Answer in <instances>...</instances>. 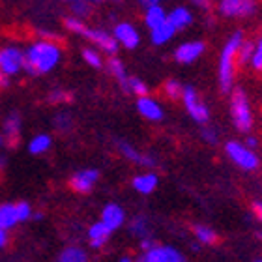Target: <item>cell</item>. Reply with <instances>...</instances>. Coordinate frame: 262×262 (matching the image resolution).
<instances>
[{
	"label": "cell",
	"instance_id": "cell-15",
	"mask_svg": "<svg viewBox=\"0 0 262 262\" xmlns=\"http://www.w3.org/2000/svg\"><path fill=\"white\" fill-rule=\"evenodd\" d=\"M174 34H176V28L169 21H165L163 25H159V27L150 30V39H152L154 45H165L174 38Z\"/></svg>",
	"mask_w": 262,
	"mask_h": 262
},
{
	"label": "cell",
	"instance_id": "cell-45",
	"mask_svg": "<svg viewBox=\"0 0 262 262\" xmlns=\"http://www.w3.org/2000/svg\"><path fill=\"white\" fill-rule=\"evenodd\" d=\"M6 84H8V79H6V75L2 73V70H0V88H4Z\"/></svg>",
	"mask_w": 262,
	"mask_h": 262
},
{
	"label": "cell",
	"instance_id": "cell-23",
	"mask_svg": "<svg viewBox=\"0 0 262 262\" xmlns=\"http://www.w3.org/2000/svg\"><path fill=\"white\" fill-rule=\"evenodd\" d=\"M253 51H255V41H249V39H242L240 47H238V64L247 66L251 62Z\"/></svg>",
	"mask_w": 262,
	"mask_h": 262
},
{
	"label": "cell",
	"instance_id": "cell-24",
	"mask_svg": "<svg viewBox=\"0 0 262 262\" xmlns=\"http://www.w3.org/2000/svg\"><path fill=\"white\" fill-rule=\"evenodd\" d=\"M126 94H135V96H148V86L146 82H142L139 77H127V88Z\"/></svg>",
	"mask_w": 262,
	"mask_h": 262
},
{
	"label": "cell",
	"instance_id": "cell-48",
	"mask_svg": "<svg viewBox=\"0 0 262 262\" xmlns=\"http://www.w3.org/2000/svg\"><path fill=\"white\" fill-rule=\"evenodd\" d=\"M120 262H131V258H129V257H124V258H122Z\"/></svg>",
	"mask_w": 262,
	"mask_h": 262
},
{
	"label": "cell",
	"instance_id": "cell-38",
	"mask_svg": "<svg viewBox=\"0 0 262 262\" xmlns=\"http://www.w3.org/2000/svg\"><path fill=\"white\" fill-rule=\"evenodd\" d=\"M55 122H56V127L58 129H68V127L71 126V118H70V115H58L55 118Z\"/></svg>",
	"mask_w": 262,
	"mask_h": 262
},
{
	"label": "cell",
	"instance_id": "cell-50",
	"mask_svg": "<svg viewBox=\"0 0 262 262\" xmlns=\"http://www.w3.org/2000/svg\"><path fill=\"white\" fill-rule=\"evenodd\" d=\"M258 236H260V238H262V232H258Z\"/></svg>",
	"mask_w": 262,
	"mask_h": 262
},
{
	"label": "cell",
	"instance_id": "cell-40",
	"mask_svg": "<svg viewBox=\"0 0 262 262\" xmlns=\"http://www.w3.org/2000/svg\"><path fill=\"white\" fill-rule=\"evenodd\" d=\"M154 246H156V244H154L152 240H148V238H144V240L141 242V247L144 249V251H148V249H152Z\"/></svg>",
	"mask_w": 262,
	"mask_h": 262
},
{
	"label": "cell",
	"instance_id": "cell-17",
	"mask_svg": "<svg viewBox=\"0 0 262 262\" xmlns=\"http://www.w3.org/2000/svg\"><path fill=\"white\" fill-rule=\"evenodd\" d=\"M118 148H120V152L124 154L127 159L135 161V163L144 165V167H154V165H156V159L150 158V156H144V154H141V152H137L135 148L131 146V144H127V142L120 141L118 142Z\"/></svg>",
	"mask_w": 262,
	"mask_h": 262
},
{
	"label": "cell",
	"instance_id": "cell-39",
	"mask_svg": "<svg viewBox=\"0 0 262 262\" xmlns=\"http://www.w3.org/2000/svg\"><path fill=\"white\" fill-rule=\"evenodd\" d=\"M139 262H159L158 260V246H154L152 249H148V251L141 257V260Z\"/></svg>",
	"mask_w": 262,
	"mask_h": 262
},
{
	"label": "cell",
	"instance_id": "cell-16",
	"mask_svg": "<svg viewBox=\"0 0 262 262\" xmlns=\"http://www.w3.org/2000/svg\"><path fill=\"white\" fill-rule=\"evenodd\" d=\"M165 21H167V11L163 10V6H159V4L148 6L146 11H144V23H146L148 30H152V28L163 25Z\"/></svg>",
	"mask_w": 262,
	"mask_h": 262
},
{
	"label": "cell",
	"instance_id": "cell-2",
	"mask_svg": "<svg viewBox=\"0 0 262 262\" xmlns=\"http://www.w3.org/2000/svg\"><path fill=\"white\" fill-rule=\"evenodd\" d=\"M242 39H244V32L236 30L232 32L227 43L221 49L219 55V64H217V79H219V88L223 94H230V90L234 88L236 81V71H238V47H240Z\"/></svg>",
	"mask_w": 262,
	"mask_h": 262
},
{
	"label": "cell",
	"instance_id": "cell-49",
	"mask_svg": "<svg viewBox=\"0 0 262 262\" xmlns=\"http://www.w3.org/2000/svg\"><path fill=\"white\" fill-rule=\"evenodd\" d=\"M2 142H4V137H0V144H2Z\"/></svg>",
	"mask_w": 262,
	"mask_h": 262
},
{
	"label": "cell",
	"instance_id": "cell-18",
	"mask_svg": "<svg viewBox=\"0 0 262 262\" xmlns=\"http://www.w3.org/2000/svg\"><path fill=\"white\" fill-rule=\"evenodd\" d=\"M124 221V212H122L120 206L116 204H109V206L103 210V215H101V223H105L111 230L118 229Z\"/></svg>",
	"mask_w": 262,
	"mask_h": 262
},
{
	"label": "cell",
	"instance_id": "cell-37",
	"mask_svg": "<svg viewBox=\"0 0 262 262\" xmlns=\"http://www.w3.org/2000/svg\"><path fill=\"white\" fill-rule=\"evenodd\" d=\"M202 139H204L206 142H210V144H215V142H217V133H215L213 127L206 126L204 129H202Z\"/></svg>",
	"mask_w": 262,
	"mask_h": 262
},
{
	"label": "cell",
	"instance_id": "cell-30",
	"mask_svg": "<svg viewBox=\"0 0 262 262\" xmlns=\"http://www.w3.org/2000/svg\"><path fill=\"white\" fill-rule=\"evenodd\" d=\"M71 11H73V15L79 17V19H86L90 17L92 13V4L88 2V0H77L71 4Z\"/></svg>",
	"mask_w": 262,
	"mask_h": 262
},
{
	"label": "cell",
	"instance_id": "cell-14",
	"mask_svg": "<svg viewBox=\"0 0 262 262\" xmlns=\"http://www.w3.org/2000/svg\"><path fill=\"white\" fill-rule=\"evenodd\" d=\"M167 21L176 28V32H180V30H186L187 27H191L193 13L187 10L186 6H178L170 13H167Z\"/></svg>",
	"mask_w": 262,
	"mask_h": 262
},
{
	"label": "cell",
	"instance_id": "cell-31",
	"mask_svg": "<svg viewBox=\"0 0 262 262\" xmlns=\"http://www.w3.org/2000/svg\"><path fill=\"white\" fill-rule=\"evenodd\" d=\"M82 58H84V62H86L88 66H92V68H96V70H99V68L103 66V58H101V55H99L96 49H92V47L82 49Z\"/></svg>",
	"mask_w": 262,
	"mask_h": 262
},
{
	"label": "cell",
	"instance_id": "cell-4",
	"mask_svg": "<svg viewBox=\"0 0 262 262\" xmlns=\"http://www.w3.org/2000/svg\"><path fill=\"white\" fill-rule=\"evenodd\" d=\"M180 99L184 101L187 113H189V116H191L196 124H208V120H210V109H208V105L201 99V96H199V92H196L195 88L184 86Z\"/></svg>",
	"mask_w": 262,
	"mask_h": 262
},
{
	"label": "cell",
	"instance_id": "cell-28",
	"mask_svg": "<svg viewBox=\"0 0 262 262\" xmlns=\"http://www.w3.org/2000/svg\"><path fill=\"white\" fill-rule=\"evenodd\" d=\"M49 146H51V137L38 135L32 142H30L28 150H30V154H43V152L49 150Z\"/></svg>",
	"mask_w": 262,
	"mask_h": 262
},
{
	"label": "cell",
	"instance_id": "cell-35",
	"mask_svg": "<svg viewBox=\"0 0 262 262\" xmlns=\"http://www.w3.org/2000/svg\"><path fill=\"white\" fill-rule=\"evenodd\" d=\"M131 230L139 236H146V232H148L146 221H144L142 217H137L135 221H133V225H131Z\"/></svg>",
	"mask_w": 262,
	"mask_h": 262
},
{
	"label": "cell",
	"instance_id": "cell-32",
	"mask_svg": "<svg viewBox=\"0 0 262 262\" xmlns=\"http://www.w3.org/2000/svg\"><path fill=\"white\" fill-rule=\"evenodd\" d=\"M251 68L258 73H262V36L255 41V51H253V56H251Z\"/></svg>",
	"mask_w": 262,
	"mask_h": 262
},
{
	"label": "cell",
	"instance_id": "cell-5",
	"mask_svg": "<svg viewBox=\"0 0 262 262\" xmlns=\"http://www.w3.org/2000/svg\"><path fill=\"white\" fill-rule=\"evenodd\" d=\"M217 11L227 19H244L257 13V0H219Z\"/></svg>",
	"mask_w": 262,
	"mask_h": 262
},
{
	"label": "cell",
	"instance_id": "cell-6",
	"mask_svg": "<svg viewBox=\"0 0 262 262\" xmlns=\"http://www.w3.org/2000/svg\"><path fill=\"white\" fill-rule=\"evenodd\" d=\"M225 152H227V156H229V158L232 159L238 167H242V169L255 170L258 167L257 154L253 152L251 148H247L246 144H242V142H236V141L227 142Z\"/></svg>",
	"mask_w": 262,
	"mask_h": 262
},
{
	"label": "cell",
	"instance_id": "cell-27",
	"mask_svg": "<svg viewBox=\"0 0 262 262\" xmlns=\"http://www.w3.org/2000/svg\"><path fill=\"white\" fill-rule=\"evenodd\" d=\"M182 90H184V84L178 82L176 79H169V81H165V84H163V92L169 99H180Z\"/></svg>",
	"mask_w": 262,
	"mask_h": 262
},
{
	"label": "cell",
	"instance_id": "cell-22",
	"mask_svg": "<svg viewBox=\"0 0 262 262\" xmlns=\"http://www.w3.org/2000/svg\"><path fill=\"white\" fill-rule=\"evenodd\" d=\"M17 212H15V204H4L0 206V229H10L17 223Z\"/></svg>",
	"mask_w": 262,
	"mask_h": 262
},
{
	"label": "cell",
	"instance_id": "cell-46",
	"mask_svg": "<svg viewBox=\"0 0 262 262\" xmlns=\"http://www.w3.org/2000/svg\"><path fill=\"white\" fill-rule=\"evenodd\" d=\"M6 246V232L4 229H0V247H4Z\"/></svg>",
	"mask_w": 262,
	"mask_h": 262
},
{
	"label": "cell",
	"instance_id": "cell-47",
	"mask_svg": "<svg viewBox=\"0 0 262 262\" xmlns=\"http://www.w3.org/2000/svg\"><path fill=\"white\" fill-rule=\"evenodd\" d=\"M90 4H101V2H105V0H88ZM115 2H120V0H115Z\"/></svg>",
	"mask_w": 262,
	"mask_h": 262
},
{
	"label": "cell",
	"instance_id": "cell-52",
	"mask_svg": "<svg viewBox=\"0 0 262 262\" xmlns=\"http://www.w3.org/2000/svg\"><path fill=\"white\" fill-rule=\"evenodd\" d=\"M257 262H262V260H257Z\"/></svg>",
	"mask_w": 262,
	"mask_h": 262
},
{
	"label": "cell",
	"instance_id": "cell-25",
	"mask_svg": "<svg viewBox=\"0 0 262 262\" xmlns=\"http://www.w3.org/2000/svg\"><path fill=\"white\" fill-rule=\"evenodd\" d=\"M158 260L159 262H186V258L172 247H158Z\"/></svg>",
	"mask_w": 262,
	"mask_h": 262
},
{
	"label": "cell",
	"instance_id": "cell-41",
	"mask_svg": "<svg viewBox=\"0 0 262 262\" xmlns=\"http://www.w3.org/2000/svg\"><path fill=\"white\" fill-rule=\"evenodd\" d=\"M191 2L199 8H210V4H212V0H191Z\"/></svg>",
	"mask_w": 262,
	"mask_h": 262
},
{
	"label": "cell",
	"instance_id": "cell-33",
	"mask_svg": "<svg viewBox=\"0 0 262 262\" xmlns=\"http://www.w3.org/2000/svg\"><path fill=\"white\" fill-rule=\"evenodd\" d=\"M64 27L70 30V32H73V34H79L81 36V32L84 30V21L82 19H79V17H75V15H71V17H66L64 19Z\"/></svg>",
	"mask_w": 262,
	"mask_h": 262
},
{
	"label": "cell",
	"instance_id": "cell-26",
	"mask_svg": "<svg viewBox=\"0 0 262 262\" xmlns=\"http://www.w3.org/2000/svg\"><path fill=\"white\" fill-rule=\"evenodd\" d=\"M195 236L199 238V242L206 244V246H212V244H215V242H217V234H215L212 229L204 227V225H196V227H195Z\"/></svg>",
	"mask_w": 262,
	"mask_h": 262
},
{
	"label": "cell",
	"instance_id": "cell-7",
	"mask_svg": "<svg viewBox=\"0 0 262 262\" xmlns=\"http://www.w3.org/2000/svg\"><path fill=\"white\" fill-rule=\"evenodd\" d=\"M82 38H86L88 41H92L98 49H101L103 53L107 55H116V51H118V41L115 39L113 34H109L107 30H101V28H90V27H84V30L81 32Z\"/></svg>",
	"mask_w": 262,
	"mask_h": 262
},
{
	"label": "cell",
	"instance_id": "cell-36",
	"mask_svg": "<svg viewBox=\"0 0 262 262\" xmlns=\"http://www.w3.org/2000/svg\"><path fill=\"white\" fill-rule=\"evenodd\" d=\"M15 212H17V219H19V221H25V219L30 217V208H28L27 202L15 204Z\"/></svg>",
	"mask_w": 262,
	"mask_h": 262
},
{
	"label": "cell",
	"instance_id": "cell-3",
	"mask_svg": "<svg viewBox=\"0 0 262 262\" xmlns=\"http://www.w3.org/2000/svg\"><path fill=\"white\" fill-rule=\"evenodd\" d=\"M230 116H232V124L236 126V129L242 133H247L253 127L251 105H249V99H247L244 88L230 90Z\"/></svg>",
	"mask_w": 262,
	"mask_h": 262
},
{
	"label": "cell",
	"instance_id": "cell-8",
	"mask_svg": "<svg viewBox=\"0 0 262 262\" xmlns=\"http://www.w3.org/2000/svg\"><path fill=\"white\" fill-rule=\"evenodd\" d=\"M204 51H206V43L201 41V39H191V41H186V43L178 45L172 53L174 56V60L178 64H193L204 55Z\"/></svg>",
	"mask_w": 262,
	"mask_h": 262
},
{
	"label": "cell",
	"instance_id": "cell-43",
	"mask_svg": "<svg viewBox=\"0 0 262 262\" xmlns=\"http://www.w3.org/2000/svg\"><path fill=\"white\" fill-rule=\"evenodd\" d=\"M161 0H139V4H142L144 8H148V6H152V4H159Z\"/></svg>",
	"mask_w": 262,
	"mask_h": 262
},
{
	"label": "cell",
	"instance_id": "cell-51",
	"mask_svg": "<svg viewBox=\"0 0 262 262\" xmlns=\"http://www.w3.org/2000/svg\"><path fill=\"white\" fill-rule=\"evenodd\" d=\"M70 2H77V0H70Z\"/></svg>",
	"mask_w": 262,
	"mask_h": 262
},
{
	"label": "cell",
	"instance_id": "cell-29",
	"mask_svg": "<svg viewBox=\"0 0 262 262\" xmlns=\"http://www.w3.org/2000/svg\"><path fill=\"white\" fill-rule=\"evenodd\" d=\"M58 262H86V255H84V251L77 249V247H70V249L62 251Z\"/></svg>",
	"mask_w": 262,
	"mask_h": 262
},
{
	"label": "cell",
	"instance_id": "cell-19",
	"mask_svg": "<svg viewBox=\"0 0 262 262\" xmlns=\"http://www.w3.org/2000/svg\"><path fill=\"white\" fill-rule=\"evenodd\" d=\"M107 70H109V73L113 77H115L116 81L120 82V86H122V90L126 92V88H127V71H126V68H124V64H122V60L120 58H116V55H113L109 58V62H107Z\"/></svg>",
	"mask_w": 262,
	"mask_h": 262
},
{
	"label": "cell",
	"instance_id": "cell-11",
	"mask_svg": "<svg viewBox=\"0 0 262 262\" xmlns=\"http://www.w3.org/2000/svg\"><path fill=\"white\" fill-rule=\"evenodd\" d=\"M98 176H99V172L94 169L81 170V172H77L70 180V186H71V189L77 193H88L94 187V184L98 182Z\"/></svg>",
	"mask_w": 262,
	"mask_h": 262
},
{
	"label": "cell",
	"instance_id": "cell-13",
	"mask_svg": "<svg viewBox=\"0 0 262 262\" xmlns=\"http://www.w3.org/2000/svg\"><path fill=\"white\" fill-rule=\"evenodd\" d=\"M19 133H21V116L17 113H11L4 120V142H8L10 148L17 146Z\"/></svg>",
	"mask_w": 262,
	"mask_h": 262
},
{
	"label": "cell",
	"instance_id": "cell-20",
	"mask_svg": "<svg viewBox=\"0 0 262 262\" xmlns=\"http://www.w3.org/2000/svg\"><path fill=\"white\" fill-rule=\"evenodd\" d=\"M158 186V176L154 172H148V174H141L133 178V187H135L139 193H152Z\"/></svg>",
	"mask_w": 262,
	"mask_h": 262
},
{
	"label": "cell",
	"instance_id": "cell-34",
	"mask_svg": "<svg viewBox=\"0 0 262 262\" xmlns=\"http://www.w3.org/2000/svg\"><path fill=\"white\" fill-rule=\"evenodd\" d=\"M49 103L53 105H58V103H70L71 99H73V96H71L70 92H66V90H60V88H56V90H53V92H49Z\"/></svg>",
	"mask_w": 262,
	"mask_h": 262
},
{
	"label": "cell",
	"instance_id": "cell-10",
	"mask_svg": "<svg viewBox=\"0 0 262 262\" xmlns=\"http://www.w3.org/2000/svg\"><path fill=\"white\" fill-rule=\"evenodd\" d=\"M113 36L118 41V45L126 47V49H137L141 43V34L131 23H118L113 30Z\"/></svg>",
	"mask_w": 262,
	"mask_h": 262
},
{
	"label": "cell",
	"instance_id": "cell-44",
	"mask_svg": "<svg viewBox=\"0 0 262 262\" xmlns=\"http://www.w3.org/2000/svg\"><path fill=\"white\" fill-rule=\"evenodd\" d=\"M255 213H257V217L262 221V202H257V204H255Z\"/></svg>",
	"mask_w": 262,
	"mask_h": 262
},
{
	"label": "cell",
	"instance_id": "cell-42",
	"mask_svg": "<svg viewBox=\"0 0 262 262\" xmlns=\"http://www.w3.org/2000/svg\"><path fill=\"white\" fill-rule=\"evenodd\" d=\"M257 144H258V141L257 139H255V137H247V141H246V146L247 148H257Z\"/></svg>",
	"mask_w": 262,
	"mask_h": 262
},
{
	"label": "cell",
	"instance_id": "cell-12",
	"mask_svg": "<svg viewBox=\"0 0 262 262\" xmlns=\"http://www.w3.org/2000/svg\"><path fill=\"white\" fill-rule=\"evenodd\" d=\"M137 109L141 113L146 120H152V122H158L163 118V109H161V105L152 99L150 96H141V98L137 99Z\"/></svg>",
	"mask_w": 262,
	"mask_h": 262
},
{
	"label": "cell",
	"instance_id": "cell-9",
	"mask_svg": "<svg viewBox=\"0 0 262 262\" xmlns=\"http://www.w3.org/2000/svg\"><path fill=\"white\" fill-rule=\"evenodd\" d=\"M23 53L17 47H4L0 51V70L4 75H15L23 70Z\"/></svg>",
	"mask_w": 262,
	"mask_h": 262
},
{
	"label": "cell",
	"instance_id": "cell-1",
	"mask_svg": "<svg viewBox=\"0 0 262 262\" xmlns=\"http://www.w3.org/2000/svg\"><path fill=\"white\" fill-rule=\"evenodd\" d=\"M60 55L62 53L58 41L39 39V41L30 45L27 53L23 55V70L32 77L49 73L60 62Z\"/></svg>",
	"mask_w": 262,
	"mask_h": 262
},
{
	"label": "cell",
	"instance_id": "cell-21",
	"mask_svg": "<svg viewBox=\"0 0 262 262\" xmlns=\"http://www.w3.org/2000/svg\"><path fill=\"white\" fill-rule=\"evenodd\" d=\"M113 230L107 227L105 223H96L90 229V244H92V247H101L105 244V242L109 240V236Z\"/></svg>",
	"mask_w": 262,
	"mask_h": 262
}]
</instances>
